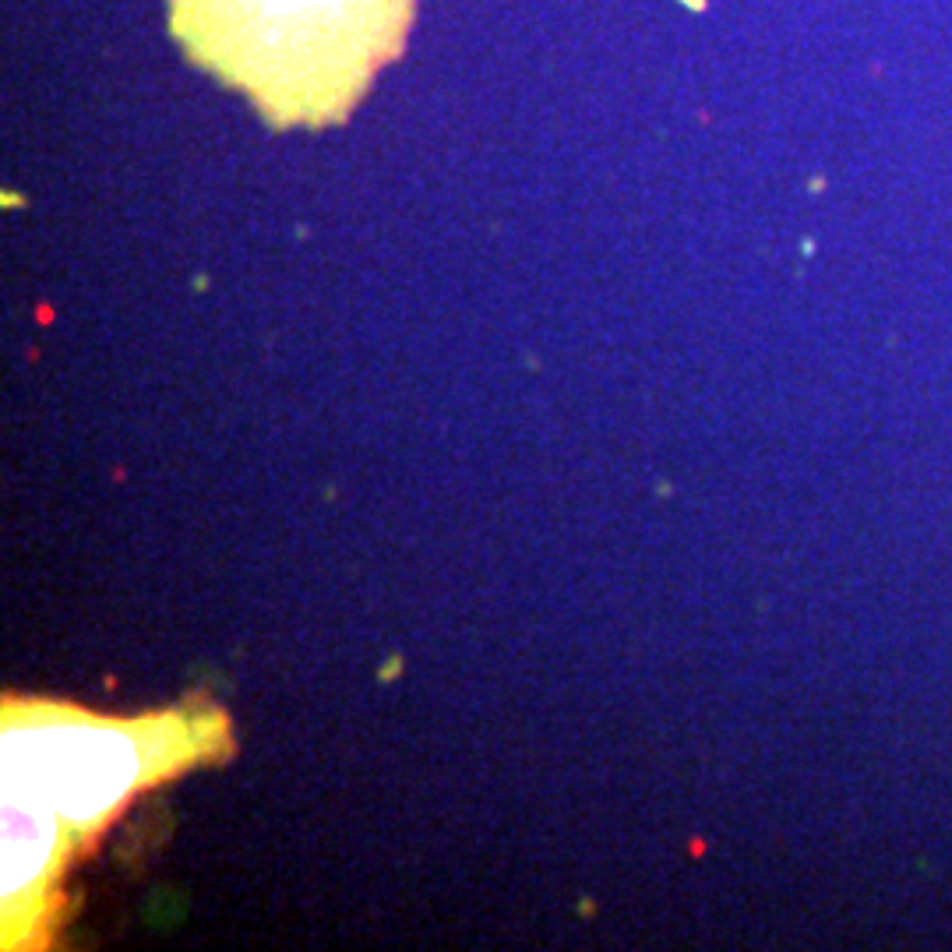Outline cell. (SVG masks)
Returning <instances> with one entry per match:
<instances>
[{
  "mask_svg": "<svg viewBox=\"0 0 952 952\" xmlns=\"http://www.w3.org/2000/svg\"><path fill=\"white\" fill-rule=\"evenodd\" d=\"M4 790L36 801V808H60L67 819L89 822L106 815L145 762L134 737L99 723H39L36 730H11L4 744Z\"/></svg>",
  "mask_w": 952,
  "mask_h": 952,
  "instance_id": "cell-1",
  "label": "cell"
},
{
  "mask_svg": "<svg viewBox=\"0 0 952 952\" xmlns=\"http://www.w3.org/2000/svg\"><path fill=\"white\" fill-rule=\"evenodd\" d=\"M258 18L265 22H286V25H307L311 18L335 25L350 0H251Z\"/></svg>",
  "mask_w": 952,
  "mask_h": 952,
  "instance_id": "cell-2",
  "label": "cell"
}]
</instances>
